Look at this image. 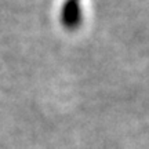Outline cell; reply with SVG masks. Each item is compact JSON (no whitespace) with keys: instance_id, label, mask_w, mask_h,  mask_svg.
Listing matches in <instances>:
<instances>
[{"instance_id":"6da1fadb","label":"cell","mask_w":149,"mask_h":149,"mask_svg":"<svg viewBox=\"0 0 149 149\" xmlns=\"http://www.w3.org/2000/svg\"><path fill=\"white\" fill-rule=\"evenodd\" d=\"M81 0H65L61 8V24L65 29L74 31L81 25Z\"/></svg>"}]
</instances>
